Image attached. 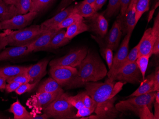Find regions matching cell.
Segmentation results:
<instances>
[{"label":"cell","instance_id":"obj_35","mask_svg":"<svg viewBox=\"0 0 159 119\" xmlns=\"http://www.w3.org/2000/svg\"><path fill=\"white\" fill-rule=\"evenodd\" d=\"M83 92L79 93L76 96H69L67 100L72 106H74L77 110H78L84 106L83 103Z\"/></svg>","mask_w":159,"mask_h":119},{"label":"cell","instance_id":"obj_3","mask_svg":"<svg viewBox=\"0 0 159 119\" xmlns=\"http://www.w3.org/2000/svg\"><path fill=\"white\" fill-rule=\"evenodd\" d=\"M69 96L64 92L43 109V113H46L49 118L76 119V109L68 101Z\"/></svg>","mask_w":159,"mask_h":119},{"label":"cell","instance_id":"obj_36","mask_svg":"<svg viewBox=\"0 0 159 119\" xmlns=\"http://www.w3.org/2000/svg\"><path fill=\"white\" fill-rule=\"evenodd\" d=\"M38 83H39L38 82L31 83L30 82H29L23 83L18 88L15 92L17 95L20 96L25 93L31 91L37 86Z\"/></svg>","mask_w":159,"mask_h":119},{"label":"cell","instance_id":"obj_32","mask_svg":"<svg viewBox=\"0 0 159 119\" xmlns=\"http://www.w3.org/2000/svg\"><path fill=\"white\" fill-rule=\"evenodd\" d=\"M82 20H84V18L83 17L76 13H71L58 26L57 28L59 30L67 29L74 23Z\"/></svg>","mask_w":159,"mask_h":119},{"label":"cell","instance_id":"obj_8","mask_svg":"<svg viewBox=\"0 0 159 119\" xmlns=\"http://www.w3.org/2000/svg\"><path fill=\"white\" fill-rule=\"evenodd\" d=\"M87 52L88 50L85 47L72 49L63 57L51 60L49 65L50 67L57 66L77 67L85 57Z\"/></svg>","mask_w":159,"mask_h":119},{"label":"cell","instance_id":"obj_14","mask_svg":"<svg viewBox=\"0 0 159 119\" xmlns=\"http://www.w3.org/2000/svg\"><path fill=\"white\" fill-rule=\"evenodd\" d=\"M89 22V30L93 32L98 37H105L108 28V23L105 16L102 14L96 12L93 15L88 18Z\"/></svg>","mask_w":159,"mask_h":119},{"label":"cell","instance_id":"obj_23","mask_svg":"<svg viewBox=\"0 0 159 119\" xmlns=\"http://www.w3.org/2000/svg\"><path fill=\"white\" fill-rule=\"evenodd\" d=\"M93 40H95L98 43L100 49L101 55L104 60L106 61L109 69H110L113 60V52L111 49L108 47L103 40V39L98 36L91 35Z\"/></svg>","mask_w":159,"mask_h":119},{"label":"cell","instance_id":"obj_22","mask_svg":"<svg viewBox=\"0 0 159 119\" xmlns=\"http://www.w3.org/2000/svg\"><path fill=\"white\" fill-rule=\"evenodd\" d=\"M37 92L62 94L64 93V91L54 79L50 77L42 82L38 87Z\"/></svg>","mask_w":159,"mask_h":119},{"label":"cell","instance_id":"obj_50","mask_svg":"<svg viewBox=\"0 0 159 119\" xmlns=\"http://www.w3.org/2000/svg\"><path fill=\"white\" fill-rule=\"evenodd\" d=\"M3 1L5 4L16 6L17 8L19 3V0H3Z\"/></svg>","mask_w":159,"mask_h":119},{"label":"cell","instance_id":"obj_34","mask_svg":"<svg viewBox=\"0 0 159 119\" xmlns=\"http://www.w3.org/2000/svg\"><path fill=\"white\" fill-rule=\"evenodd\" d=\"M151 57L150 55H143L138 57L136 60V63L142 74L143 80L145 79V74L148 67L149 59Z\"/></svg>","mask_w":159,"mask_h":119},{"label":"cell","instance_id":"obj_13","mask_svg":"<svg viewBox=\"0 0 159 119\" xmlns=\"http://www.w3.org/2000/svg\"><path fill=\"white\" fill-rule=\"evenodd\" d=\"M132 34V33L126 34L120 46H119L118 50L113 57L111 67L107 73L108 78H109L113 74L119 65L126 58L128 54L129 40Z\"/></svg>","mask_w":159,"mask_h":119},{"label":"cell","instance_id":"obj_17","mask_svg":"<svg viewBox=\"0 0 159 119\" xmlns=\"http://www.w3.org/2000/svg\"><path fill=\"white\" fill-rule=\"evenodd\" d=\"M75 5L68 7L58 12L52 18L45 20L40 25L41 29L43 31H46L57 28L58 26L68 16L73 12Z\"/></svg>","mask_w":159,"mask_h":119},{"label":"cell","instance_id":"obj_38","mask_svg":"<svg viewBox=\"0 0 159 119\" xmlns=\"http://www.w3.org/2000/svg\"><path fill=\"white\" fill-rule=\"evenodd\" d=\"M6 81L7 83L17 82L23 84L30 82L31 80L28 75L26 73H25L9 78L7 79Z\"/></svg>","mask_w":159,"mask_h":119},{"label":"cell","instance_id":"obj_1","mask_svg":"<svg viewBox=\"0 0 159 119\" xmlns=\"http://www.w3.org/2000/svg\"><path fill=\"white\" fill-rule=\"evenodd\" d=\"M125 83L118 82L107 79L104 83L86 82L84 86L85 91L96 103V115L81 119H113L116 118L120 112L115 106L117 98Z\"/></svg>","mask_w":159,"mask_h":119},{"label":"cell","instance_id":"obj_53","mask_svg":"<svg viewBox=\"0 0 159 119\" xmlns=\"http://www.w3.org/2000/svg\"><path fill=\"white\" fill-rule=\"evenodd\" d=\"M155 101L157 103H159V91L156 92L155 97Z\"/></svg>","mask_w":159,"mask_h":119},{"label":"cell","instance_id":"obj_7","mask_svg":"<svg viewBox=\"0 0 159 119\" xmlns=\"http://www.w3.org/2000/svg\"><path fill=\"white\" fill-rule=\"evenodd\" d=\"M108 78L112 81L132 84L141 83L143 80L142 74L135 61L120 68Z\"/></svg>","mask_w":159,"mask_h":119},{"label":"cell","instance_id":"obj_4","mask_svg":"<svg viewBox=\"0 0 159 119\" xmlns=\"http://www.w3.org/2000/svg\"><path fill=\"white\" fill-rule=\"evenodd\" d=\"M5 32L8 45L22 46L31 44L45 32L41 29L40 25H34L21 30H6Z\"/></svg>","mask_w":159,"mask_h":119},{"label":"cell","instance_id":"obj_49","mask_svg":"<svg viewBox=\"0 0 159 119\" xmlns=\"http://www.w3.org/2000/svg\"><path fill=\"white\" fill-rule=\"evenodd\" d=\"M154 107V118L155 119H159V103H157L156 101L153 103Z\"/></svg>","mask_w":159,"mask_h":119},{"label":"cell","instance_id":"obj_27","mask_svg":"<svg viewBox=\"0 0 159 119\" xmlns=\"http://www.w3.org/2000/svg\"><path fill=\"white\" fill-rule=\"evenodd\" d=\"M97 11L94 9L92 4L82 2L74 6L72 13H76L84 18H88L93 15Z\"/></svg>","mask_w":159,"mask_h":119},{"label":"cell","instance_id":"obj_47","mask_svg":"<svg viewBox=\"0 0 159 119\" xmlns=\"http://www.w3.org/2000/svg\"><path fill=\"white\" fill-rule=\"evenodd\" d=\"M107 0H95L93 3H92V5L93 6L94 8L96 11L101 9L102 6L105 4Z\"/></svg>","mask_w":159,"mask_h":119},{"label":"cell","instance_id":"obj_56","mask_svg":"<svg viewBox=\"0 0 159 119\" xmlns=\"http://www.w3.org/2000/svg\"><path fill=\"white\" fill-rule=\"evenodd\" d=\"M4 2H3V0H0V4H3Z\"/></svg>","mask_w":159,"mask_h":119},{"label":"cell","instance_id":"obj_48","mask_svg":"<svg viewBox=\"0 0 159 119\" xmlns=\"http://www.w3.org/2000/svg\"><path fill=\"white\" fill-rule=\"evenodd\" d=\"M159 54V38L155 41L152 48V54L158 55Z\"/></svg>","mask_w":159,"mask_h":119},{"label":"cell","instance_id":"obj_9","mask_svg":"<svg viewBox=\"0 0 159 119\" xmlns=\"http://www.w3.org/2000/svg\"><path fill=\"white\" fill-rule=\"evenodd\" d=\"M62 94L37 92L27 100L26 105L32 109L33 115L41 113V111Z\"/></svg>","mask_w":159,"mask_h":119},{"label":"cell","instance_id":"obj_40","mask_svg":"<svg viewBox=\"0 0 159 119\" xmlns=\"http://www.w3.org/2000/svg\"><path fill=\"white\" fill-rule=\"evenodd\" d=\"M94 112V111L93 109H90V108L84 106V107L77 110L75 114L76 119L84 118V117L90 116Z\"/></svg>","mask_w":159,"mask_h":119},{"label":"cell","instance_id":"obj_12","mask_svg":"<svg viewBox=\"0 0 159 119\" xmlns=\"http://www.w3.org/2000/svg\"><path fill=\"white\" fill-rule=\"evenodd\" d=\"M158 38L159 34L154 32L152 28L146 30L139 42L138 57L143 55L152 56L153 45Z\"/></svg>","mask_w":159,"mask_h":119},{"label":"cell","instance_id":"obj_2","mask_svg":"<svg viewBox=\"0 0 159 119\" xmlns=\"http://www.w3.org/2000/svg\"><path fill=\"white\" fill-rule=\"evenodd\" d=\"M78 80L81 87L85 83L96 82L104 79L108 70L105 64L97 53L91 50L77 66Z\"/></svg>","mask_w":159,"mask_h":119},{"label":"cell","instance_id":"obj_39","mask_svg":"<svg viewBox=\"0 0 159 119\" xmlns=\"http://www.w3.org/2000/svg\"><path fill=\"white\" fill-rule=\"evenodd\" d=\"M83 100L85 107L95 111L96 106V103L93 99L85 91L83 92Z\"/></svg>","mask_w":159,"mask_h":119},{"label":"cell","instance_id":"obj_43","mask_svg":"<svg viewBox=\"0 0 159 119\" xmlns=\"http://www.w3.org/2000/svg\"><path fill=\"white\" fill-rule=\"evenodd\" d=\"M132 0H120V13L121 16H124Z\"/></svg>","mask_w":159,"mask_h":119},{"label":"cell","instance_id":"obj_11","mask_svg":"<svg viewBox=\"0 0 159 119\" xmlns=\"http://www.w3.org/2000/svg\"><path fill=\"white\" fill-rule=\"evenodd\" d=\"M122 35L121 17L119 15L113 23L110 31L105 35L103 40L112 51L116 50L119 46Z\"/></svg>","mask_w":159,"mask_h":119},{"label":"cell","instance_id":"obj_25","mask_svg":"<svg viewBox=\"0 0 159 119\" xmlns=\"http://www.w3.org/2000/svg\"><path fill=\"white\" fill-rule=\"evenodd\" d=\"M66 32L64 29H61L57 32L46 47L45 50L56 49L68 44L70 40L66 37Z\"/></svg>","mask_w":159,"mask_h":119},{"label":"cell","instance_id":"obj_55","mask_svg":"<svg viewBox=\"0 0 159 119\" xmlns=\"http://www.w3.org/2000/svg\"><path fill=\"white\" fill-rule=\"evenodd\" d=\"M137 0H132L131 3L129 4V6H132V5H135L136 3Z\"/></svg>","mask_w":159,"mask_h":119},{"label":"cell","instance_id":"obj_42","mask_svg":"<svg viewBox=\"0 0 159 119\" xmlns=\"http://www.w3.org/2000/svg\"><path fill=\"white\" fill-rule=\"evenodd\" d=\"M21 85V83L17 82L8 83L5 87V90L7 93H11L16 92L19 87Z\"/></svg>","mask_w":159,"mask_h":119},{"label":"cell","instance_id":"obj_29","mask_svg":"<svg viewBox=\"0 0 159 119\" xmlns=\"http://www.w3.org/2000/svg\"><path fill=\"white\" fill-rule=\"evenodd\" d=\"M30 12H37L39 14L49 7L55 0H32Z\"/></svg>","mask_w":159,"mask_h":119},{"label":"cell","instance_id":"obj_26","mask_svg":"<svg viewBox=\"0 0 159 119\" xmlns=\"http://www.w3.org/2000/svg\"><path fill=\"white\" fill-rule=\"evenodd\" d=\"M89 31V27L84 20L76 22L67 28L66 37L70 40H72L78 35Z\"/></svg>","mask_w":159,"mask_h":119},{"label":"cell","instance_id":"obj_16","mask_svg":"<svg viewBox=\"0 0 159 119\" xmlns=\"http://www.w3.org/2000/svg\"><path fill=\"white\" fill-rule=\"evenodd\" d=\"M49 60L47 58L41 60L38 63L30 66L26 74L31 80V83L39 82L46 74V69Z\"/></svg>","mask_w":159,"mask_h":119},{"label":"cell","instance_id":"obj_5","mask_svg":"<svg viewBox=\"0 0 159 119\" xmlns=\"http://www.w3.org/2000/svg\"><path fill=\"white\" fill-rule=\"evenodd\" d=\"M156 93V92H152L131 97L129 99L120 101L115 105V107L120 112L130 111L138 116L145 106H148L150 110H152V104L155 101Z\"/></svg>","mask_w":159,"mask_h":119},{"label":"cell","instance_id":"obj_51","mask_svg":"<svg viewBox=\"0 0 159 119\" xmlns=\"http://www.w3.org/2000/svg\"><path fill=\"white\" fill-rule=\"evenodd\" d=\"M6 79L0 76V91L2 92H3L5 90V87L6 85Z\"/></svg>","mask_w":159,"mask_h":119},{"label":"cell","instance_id":"obj_45","mask_svg":"<svg viewBox=\"0 0 159 119\" xmlns=\"http://www.w3.org/2000/svg\"><path fill=\"white\" fill-rule=\"evenodd\" d=\"M75 0H61L57 8V13L67 8Z\"/></svg>","mask_w":159,"mask_h":119},{"label":"cell","instance_id":"obj_19","mask_svg":"<svg viewBox=\"0 0 159 119\" xmlns=\"http://www.w3.org/2000/svg\"><path fill=\"white\" fill-rule=\"evenodd\" d=\"M135 5L129 6L124 16L121 17L122 33H133L136 25L135 21Z\"/></svg>","mask_w":159,"mask_h":119},{"label":"cell","instance_id":"obj_31","mask_svg":"<svg viewBox=\"0 0 159 119\" xmlns=\"http://www.w3.org/2000/svg\"><path fill=\"white\" fill-rule=\"evenodd\" d=\"M138 50H139V43L132 49L131 51L128 53L126 58L119 65L113 74L120 68L126 66L127 65L135 61L138 57Z\"/></svg>","mask_w":159,"mask_h":119},{"label":"cell","instance_id":"obj_54","mask_svg":"<svg viewBox=\"0 0 159 119\" xmlns=\"http://www.w3.org/2000/svg\"><path fill=\"white\" fill-rule=\"evenodd\" d=\"M95 0H84L83 2H85V3H90V4H92L95 1Z\"/></svg>","mask_w":159,"mask_h":119},{"label":"cell","instance_id":"obj_15","mask_svg":"<svg viewBox=\"0 0 159 119\" xmlns=\"http://www.w3.org/2000/svg\"><path fill=\"white\" fill-rule=\"evenodd\" d=\"M58 28L48 30L43 33L38 39L28 46L29 54L33 52H37L45 50L53 36L59 31Z\"/></svg>","mask_w":159,"mask_h":119},{"label":"cell","instance_id":"obj_6","mask_svg":"<svg viewBox=\"0 0 159 119\" xmlns=\"http://www.w3.org/2000/svg\"><path fill=\"white\" fill-rule=\"evenodd\" d=\"M49 73L61 87L70 89L81 87L78 80V70L76 67L64 66H51Z\"/></svg>","mask_w":159,"mask_h":119},{"label":"cell","instance_id":"obj_20","mask_svg":"<svg viewBox=\"0 0 159 119\" xmlns=\"http://www.w3.org/2000/svg\"><path fill=\"white\" fill-rule=\"evenodd\" d=\"M154 72L151 73L145 78L141 82L139 87L134 93H132L128 97L135 96L144 95L152 92H155L154 88Z\"/></svg>","mask_w":159,"mask_h":119},{"label":"cell","instance_id":"obj_21","mask_svg":"<svg viewBox=\"0 0 159 119\" xmlns=\"http://www.w3.org/2000/svg\"><path fill=\"white\" fill-rule=\"evenodd\" d=\"M8 112L12 113L14 119H33V115L21 104L18 99L11 105Z\"/></svg>","mask_w":159,"mask_h":119},{"label":"cell","instance_id":"obj_41","mask_svg":"<svg viewBox=\"0 0 159 119\" xmlns=\"http://www.w3.org/2000/svg\"><path fill=\"white\" fill-rule=\"evenodd\" d=\"M138 117L141 119H155L154 115L148 106H145L142 110Z\"/></svg>","mask_w":159,"mask_h":119},{"label":"cell","instance_id":"obj_28","mask_svg":"<svg viewBox=\"0 0 159 119\" xmlns=\"http://www.w3.org/2000/svg\"><path fill=\"white\" fill-rule=\"evenodd\" d=\"M17 15L19 13L16 6L5 3L0 4V22L11 19Z\"/></svg>","mask_w":159,"mask_h":119},{"label":"cell","instance_id":"obj_46","mask_svg":"<svg viewBox=\"0 0 159 119\" xmlns=\"http://www.w3.org/2000/svg\"><path fill=\"white\" fill-rule=\"evenodd\" d=\"M159 66L156 68L154 72V88L155 92L159 91Z\"/></svg>","mask_w":159,"mask_h":119},{"label":"cell","instance_id":"obj_10","mask_svg":"<svg viewBox=\"0 0 159 119\" xmlns=\"http://www.w3.org/2000/svg\"><path fill=\"white\" fill-rule=\"evenodd\" d=\"M38 13L29 12L15 16L11 19L0 22V30H21L31 24Z\"/></svg>","mask_w":159,"mask_h":119},{"label":"cell","instance_id":"obj_44","mask_svg":"<svg viewBox=\"0 0 159 119\" xmlns=\"http://www.w3.org/2000/svg\"><path fill=\"white\" fill-rule=\"evenodd\" d=\"M8 45V40L6 38V34L4 32L0 33V51L3 50L6 48V46Z\"/></svg>","mask_w":159,"mask_h":119},{"label":"cell","instance_id":"obj_33","mask_svg":"<svg viewBox=\"0 0 159 119\" xmlns=\"http://www.w3.org/2000/svg\"><path fill=\"white\" fill-rule=\"evenodd\" d=\"M120 9V0H109L107 9L104 11V16L109 18L117 13Z\"/></svg>","mask_w":159,"mask_h":119},{"label":"cell","instance_id":"obj_24","mask_svg":"<svg viewBox=\"0 0 159 119\" xmlns=\"http://www.w3.org/2000/svg\"><path fill=\"white\" fill-rule=\"evenodd\" d=\"M29 66H1L0 76L7 79L12 76L26 73Z\"/></svg>","mask_w":159,"mask_h":119},{"label":"cell","instance_id":"obj_52","mask_svg":"<svg viewBox=\"0 0 159 119\" xmlns=\"http://www.w3.org/2000/svg\"><path fill=\"white\" fill-rule=\"evenodd\" d=\"M49 117L46 113H43V114H36L33 115V119H47Z\"/></svg>","mask_w":159,"mask_h":119},{"label":"cell","instance_id":"obj_37","mask_svg":"<svg viewBox=\"0 0 159 119\" xmlns=\"http://www.w3.org/2000/svg\"><path fill=\"white\" fill-rule=\"evenodd\" d=\"M32 3V0H19L17 7L19 15H25L29 12Z\"/></svg>","mask_w":159,"mask_h":119},{"label":"cell","instance_id":"obj_18","mask_svg":"<svg viewBox=\"0 0 159 119\" xmlns=\"http://www.w3.org/2000/svg\"><path fill=\"white\" fill-rule=\"evenodd\" d=\"M28 45L11 46L0 52V61H8L21 58L28 55Z\"/></svg>","mask_w":159,"mask_h":119},{"label":"cell","instance_id":"obj_30","mask_svg":"<svg viewBox=\"0 0 159 119\" xmlns=\"http://www.w3.org/2000/svg\"><path fill=\"white\" fill-rule=\"evenodd\" d=\"M150 0H137L135 4V21L139 22L143 13L149 11Z\"/></svg>","mask_w":159,"mask_h":119}]
</instances>
